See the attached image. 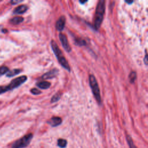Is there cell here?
Wrapping results in <instances>:
<instances>
[{"label": "cell", "instance_id": "1", "mask_svg": "<svg viewBox=\"0 0 148 148\" xmlns=\"http://www.w3.org/2000/svg\"><path fill=\"white\" fill-rule=\"evenodd\" d=\"M50 45H51V47L53 50V51L54 53L56 58H57L59 63L66 71H68V72H70L71 68L68 64V62L66 60L65 57L64 56L62 52L60 49L57 43L54 40H51L50 42Z\"/></svg>", "mask_w": 148, "mask_h": 148}, {"label": "cell", "instance_id": "2", "mask_svg": "<svg viewBox=\"0 0 148 148\" xmlns=\"http://www.w3.org/2000/svg\"><path fill=\"white\" fill-rule=\"evenodd\" d=\"M105 1L104 0H100L98 1L96 7L94 17V28L96 30H98L100 28L103 21L105 10Z\"/></svg>", "mask_w": 148, "mask_h": 148}, {"label": "cell", "instance_id": "3", "mask_svg": "<svg viewBox=\"0 0 148 148\" xmlns=\"http://www.w3.org/2000/svg\"><path fill=\"white\" fill-rule=\"evenodd\" d=\"M89 83H90V86L92 90V94L95 97L96 101L99 105H101L102 102H101V94H100V90H99L98 83L97 82V80L93 75H89Z\"/></svg>", "mask_w": 148, "mask_h": 148}, {"label": "cell", "instance_id": "4", "mask_svg": "<svg viewBox=\"0 0 148 148\" xmlns=\"http://www.w3.org/2000/svg\"><path fill=\"white\" fill-rule=\"evenodd\" d=\"M33 135L32 134H28L18 140L14 142L12 146V148H24L27 147L30 143Z\"/></svg>", "mask_w": 148, "mask_h": 148}, {"label": "cell", "instance_id": "5", "mask_svg": "<svg viewBox=\"0 0 148 148\" xmlns=\"http://www.w3.org/2000/svg\"><path fill=\"white\" fill-rule=\"evenodd\" d=\"M27 80V77L25 75H23L16 78L13 79L8 85H7L9 91L12 90L14 88H16L23 84Z\"/></svg>", "mask_w": 148, "mask_h": 148}, {"label": "cell", "instance_id": "6", "mask_svg": "<svg viewBox=\"0 0 148 148\" xmlns=\"http://www.w3.org/2000/svg\"><path fill=\"white\" fill-rule=\"evenodd\" d=\"M58 36H59L60 40L61 41V43L64 49L68 53L71 52V46H70V45H69V44L68 43V39H67L66 36L64 34H62L61 32H60Z\"/></svg>", "mask_w": 148, "mask_h": 148}, {"label": "cell", "instance_id": "7", "mask_svg": "<svg viewBox=\"0 0 148 148\" xmlns=\"http://www.w3.org/2000/svg\"><path fill=\"white\" fill-rule=\"evenodd\" d=\"M58 73V70L57 69H53L46 73H45L43 76H42L41 78L43 80L46 79H50L55 77Z\"/></svg>", "mask_w": 148, "mask_h": 148}, {"label": "cell", "instance_id": "8", "mask_svg": "<svg viewBox=\"0 0 148 148\" xmlns=\"http://www.w3.org/2000/svg\"><path fill=\"white\" fill-rule=\"evenodd\" d=\"M65 21L66 18L64 16H61V17H60V18L56 23V28L58 31H61L64 29L65 25Z\"/></svg>", "mask_w": 148, "mask_h": 148}, {"label": "cell", "instance_id": "9", "mask_svg": "<svg viewBox=\"0 0 148 148\" xmlns=\"http://www.w3.org/2000/svg\"><path fill=\"white\" fill-rule=\"evenodd\" d=\"M28 6L26 5H21L16 7L13 13L14 14H22L24 13L28 10Z\"/></svg>", "mask_w": 148, "mask_h": 148}, {"label": "cell", "instance_id": "10", "mask_svg": "<svg viewBox=\"0 0 148 148\" xmlns=\"http://www.w3.org/2000/svg\"><path fill=\"white\" fill-rule=\"evenodd\" d=\"M62 123V119L59 117H53L47 123L49 124L51 127H57L60 125Z\"/></svg>", "mask_w": 148, "mask_h": 148}, {"label": "cell", "instance_id": "11", "mask_svg": "<svg viewBox=\"0 0 148 148\" xmlns=\"http://www.w3.org/2000/svg\"><path fill=\"white\" fill-rule=\"evenodd\" d=\"M36 86L37 87H38L41 89H47L50 87L51 83H49V82L44 80V81H42L37 83Z\"/></svg>", "mask_w": 148, "mask_h": 148}, {"label": "cell", "instance_id": "12", "mask_svg": "<svg viewBox=\"0 0 148 148\" xmlns=\"http://www.w3.org/2000/svg\"><path fill=\"white\" fill-rule=\"evenodd\" d=\"M24 21V18L20 16H16L14 17H13L10 20V23L14 25H17L20 24Z\"/></svg>", "mask_w": 148, "mask_h": 148}, {"label": "cell", "instance_id": "13", "mask_svg": "<svg viewBox=\"0 0 148 148\" xmlns=\"http://www.w3.org/2000/svg\"><path fill=\"white\" fill-rule=\"evenodd\" d=\"M21 72V70L20 69H13L11 71L9 70L6 73V76H8L9 77H13L14 76H16V75L19 74Z\"/></svg>", "mask_w": 148, "mask_h": 148}, {"label": "cell", "instance_id": "14", "mask_svg": "<svg viewBox=\"0 0 148 148\" xmlns=\"http://www.w3.org/2000/svg\"><path fill=\"white\" fill-rule=\"evenodd\" d=\"M75 43L76 45L79 46H86L87 45L86 42L82 38H75L74 39Z\"/></svg>", "mask_w": 148, "mask_h": 148}, {"label": "cell", "instance_id": "15", "mask_svg": "<svg viewBox=\"0 0 148 148\" xmlns=\"http://www.w3.org/2000/svg\"><path fill=\"white\" fill-rule=\"evenodd\" d=\"M62 95V93L61 92H57V93H56L51 98V103H54V102H56L57 101H58L61 97Z\"/></svg>", "mask_w": 148, "mask_h": 148}, {"label": "cell", "instance_id": "16", "mask_svg": "<svg viewBox=\"0 0 148 148\" xmlns=\"http://www.w3.org/2000/svg\"><path fill=\"white\" fill-rule=\"evenodd\" d=\"M128 78H129V80L130 82L131 83H134L136 79V73L135 71H132L131 72V73L129 74L128 76Z\"/></svg>", "mask_w": 148, "mask_h": 148}, {"label": "cell", "instance_id": "17", "mask_svg": "<svg viewBox=\"0 0 148 148\" xmlns=\"http://www.w3.org/2000/svg\"><path fill=\"white\" fill-rule=\"evenodd\" d=\"M9 71L8 67H7L6 66L3 65V66H0V76L6 74L7 72Z\"/></svg>", "mask_w": 148, "mask_h": 148}, {"label": "cell", "instance_id": "18", "mask_svg": "<svg viewBox=\"0 0 148 148\" xmlns=\"http://www.w3.org/2000/svg\"><path fill=\"white\" fill-rule=\"evenodd\" d=\"M58 146L60 147L61 148H64L66 147L67 142L66 140L63 139H60L58 140Z\"/></svg>", "mask_w": 148, "mask_h": 148}, {"label": "cell", "instance_id": "19", "mask_svg": "<svg viewBox=\"0 0 148 148\" xmlns=\"http://www.w3.org/2000/svg\"><path fill=\"white\" fill-rule=\"evenodd\" d=\"M127 142H128V143L129 144V146L130 148H136L135 147V145L134 144L132 139L131 138V137L130 136H127Z\"/></svg>", "mask_w": 148, "mask_h": 148}, {"label": "cell", "instance_id": "20", "mask_svg": "<svg viewBox=\"0 0 148 148\" xmlns=\"http://www.w3.org/2000/svg\"><path fill=\"white\" fill-rule=\"evenodd\" d=\"M9 89L7 86H0V94L5 93L6 91H8Z\"/></svg>", "mask_w": 148, "mask_h": 148}, {"label": "cell", "instance_id": "21", "mask_svg": "<svg viewBox=\"0 0 148 148\" xmlns=\"http://www.w3.org/2000/svg\"><path fill=\"white\" fill-rule=\"evenodd\" d=\"M30 91L34 95H39V94H40L42 93V92L39 90H38V88H32L30 90Z\"/></svg>", "mask_w": 148, "mask_h": 148}, {"label": "cell", "instance_id": "22", "mask_svg": "<svg viewBox=\"0 0 148 148\" xmlns=\"http://www.w3.org/2000/svg\"><path fill=\"white\" fill-rule=\"evenodd\" d=\"M23 1H16V0H13V1H10V3L12 4V5H16L17 3H18L21 2H22Z\"/></svg>", "mask_w": 148, "mask_h": 148}, {"label": "cell", "instance_id": "23", "mask_svg": "<svg viewBox=\"0 0 148 148\" xmlns=\"http://www.w3.org/2000/svg\"><path fill=\"white\" fill-rule=\"evenodd\" d=\"M143 60H144V62H145V64L147 65V55L146 51V54H145V58L143 59Z\"/></svg>", "mask_w": 148, "mask_h": 148}, {"label": "cell", "instance_id": "24", "mask_svg": "<svg viewBox=\"0 0 148 148\" xmlns=\"http://www.w3.org/2000/svg\"><path fill=\"white\" fill-rule=\"evenodd\" d=\"M125 2L126 3H127L128 4H131V3H132L134 2V1H127V0H125Z\"/></svg>", "mask_w": 148, "mask_h": 148}, {"label": "cell", "instance_id": "25", "mask_svg": "<svg viewBox=\"0 0 148 148\" xmlns=\"http://www.w3.org/2000/svg\"><path fill=\"white\" fill-rule=\"evenodd\" d=\"M87 2V0H86V1H81V0H80V1H79V2H80L81 4H84V3H85L86 2Z\"/></svg>", "mask_w": 148, "mask_h": 148}]
</instances>
